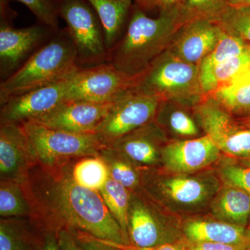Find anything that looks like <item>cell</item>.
Instances as JSON below:
<instances>
[{"label":"cell","instance_id":"cell-1","mask_svg":"<svg viewBox=\"0 0 250 250\" xmlns=\"http://www.w3.org/2000/svg\"><path fill=\"white\" fill-rule=\"evenodd\" d=\"M71 162L57 167L36 164L31 169L22 186L31 206V223L41 231H81L126 244L101 194L72 179Z\"/></svg>","mask_w":250,"mask_h":250},{"label":"cell","instance_id":"cell-2","mask_svg":"<svg viewBox=\"0 0 250 250\" xmlns=\"http://www.w3.org/2000/svg\"><path fill=\"white\" fill-rule=\"evenodd\" d=\"M186 22L182 6L161 10L158 17L150 18L136 5L124 34L108 52V62L129 76L137 77L167 50Z\"/></svg>","mask_w":250,"mask_h":250},{"label":"cell","instance_id":"cell-3","mask_svg":"<svg viewBox=\"0 0 250 250\" xmlns=\"http://www.w3.org/2000/svg\"><path fill=\"white\" fill-rule=\"evenodd\" d=\"M81 67L67 28L55 31L22 67L0 83V104L14 95L66 80Z\"/></svg>","mask_w":250,"mask_h":250},{"label":"cell","instance_id":"cell-4","mask_svg":"<svg viewBox=\"0 0 250 250\" xmlns=\"http://www.w3.org/2000/svg\"><path fill=\"white\" fill-rule=\"evenodd\" d=\"M134 87L161 102H174L191 108L205 98L198 66L167 50L136 77Z\"/></svg>","mask_w":250,"mask_h":250},{"label":"cell","instance_id":"cell-5","mask_svg":"<svg viewBox=\"0 0 250 250\" xmlns=\"http://www.w3.org/2000/svg\"><path fill=\"white\" fill-rule=\"evenodd\" d=\"M21 125L36 164L44 167H60L85 156L99 155L106 147L97 134H75L34 122Z\"/></svg>","mask_w":250,"mask_h":250},{"label":"cell","instance_id":"cell-6","mask_svg":"<svg viewBox=\"0 0 250 250\" xmlns=\"http://www.w3.org/2000/svg\"><path fill=\"white\" fill-rule=\"evenodd\" d=\"M59 17L75 42L81 67L107 62L103 25L95 10L86 0H56Z\"/></svg>","mask_w":250,"mask_h":250},{"label":"cell","instance_id":"cell-7","mask_svg":"<svg viewBox=\"0 0 250 250\" xmlns=\"http://www.w3.org/2000/svg\"><path fill=\"white\" fill-rule=\"evenodd\" d=\"M0 77L9 78L52 37L54 31L38 22L30 27L15 28L11 24L14 12L7 0H0Z\"/></svg>","mask_w":250,"mask_h":250},{"label":"cell","instance_id":"cell-8","mask_svg":"<svg viewBox=\"0 0 250 250\" xmlns=\"http://www.w3.org/2000/svg\"><path fill=\"white\" fill-rule=\"evenodd\" d=\"M161 101L134 87L113 103L97 134L106 147L155 121Z\"/></svg>","mask_w":250,"mask_h":250},{"label":"cell","instance_id":"cell-9","mask_svg":"<svg viewBox=\"0 0 250 250\" xmlns=\"http://www.w3.org/2000/svg\"><path fill=\"white\" fill-rule=\"evenodd\" d=\"M136 79L108 62L81 67L70 80L66 100L113 103L134 86Z\"/></svg>","mask_w":250,"mask_h":250},{"label":"cell","instance_id":"cell-10","mask_svg":"<svg viewBox=\"0 0 250 250\" xmlns=\"http://www.w3.org/2000/svg\"><path fill=\"white\" fill-rule=\"evenodd\" d=\"M192 108L205 135L220 152L244 159L250 155V129L238 125L214 98L205 96Z\"/></svg>","mask_w":250,"mask_h":250},{"label":"cell","instance_id":"cell-11","mask_svg":"<svg viewBox=\"0 0 250 250\" xmlns=\"http://www.w3.org/2000/svg\"><path fill=\"white\" fill-rule=\"evenodd\" d=\"M72 77L8 98L1 104L0 124L21 125L47 114L66 100Z\"/></svg>","mask_w":250,"mask_h":250},{"label":"cell","instance_id":"cell-12","mask_svg":"<svg viewBox=\"0 0 250 250\" xmlns=\"http://www.w3.org/2000/svg\"><path fill=\"white\" fill-rule=\"evenodd\" d=\"M142 182L145 190L152 197L187 208L204 205L216 189V184L212 181L184 174L171 177L146 175Z\"/></svg>","mask_w":250,"mask_h":250},{"label":"cell","instance_id":"cell-13","mask_svg":"<svg viewBox=\"0 0 250 250\" xmlns=\"http://www.w3.org/2000/svg\"><path fill=\"white\" fill-rule=\"evenodd\" d=\"M113 103L65 100L47 114L30 122L75 134H95L103 126Z\"/></svg>","mask_w":250,"mask_h":250},{"label":"cell","instance_id":"cell-14","mask_svg":"<svg viewBox=\"0 0 250 250\" xmlns=\"http://www.w3.org/2000/svg\"><path fill=\"white\" fill-rule=\"evenodd\" d=\"M128 223L132 246L151 248L179 242L177 233L164 223L152 205L134 192H131Z\"/></svg>","mask_w":250,"mask_h":250},{"label":"cell","instance_id":"cell-15","mask_svg":"<svg viewBox=\"0 0 250 250\" xmlns=\"http://www.w3.org/2000/svg\"><path fill=\"white\" fill-rule=\"evenodd\" d=\"M220 150L207 135L197 139L175 141L164 145L161 161L172 173L196 172L218 160Z\"/></svg>","mask_w":250,"mask_h":250},{"label":"cell","instance_id":"cell-16","mask_svg":"<svg viewBox=\"0 0 250 250\" xmlns=\"http://www.w3.org/2000/svg\"><path fill=\"white\" fill-rule=\"evenodd\" d=\"M36 162L22 125L0 124V180L22 184Z\"/></svg>","mask_w":250,"mask_h":250},{"label":"cell","instance_id":"cell-17","mask_svg":"<svg viewBox=\"0 0 250 250\" xmlns=\"http://www.w3.org/2000/svg\"><path fill=\"white\" fill-rule=\"evenodd\" d=\"M223 30L213 21L195 19L186 22L174 35L167 52L198 66L215 48Z\"/></svg>","mask_w":250,"mask_h":250},{"label":"cell","instance_id":"cell-18","mask_svg":"<svg viewBox=\"0 0 250 250\" xmlns=\"http://www.w3.org/2000/svg\"><path fill=\"white\" fill-rule=\"evenodd\" d=\"M165 140L162 128L155 121L126 135L110 147L118 149L139 166H152L161 160V145Z\"/></svg>","mask_w":250,"mask_h":250},{"label":"cell","instance_id":"cell-19","mask_svg":"<svg viewBox=\"0 0 250 250\" xmlns=\"http://www.w3.org/2000/svg\"><path fill=\"white\" fill-rule=\"evenodd\" d=\"M183 232L192 243L240 244L250 242V228L215 220H192L184 224Z\"/></svg>","mask_w":250,"mask_h":250},{"label":"cell","instance_id":"cell-20","mask_svg":"<svg viewBox=\"0 0 250 250\" xmlns=\"http://www.w3.org/2000/svg\"><path fill=\"white\" fill-rule=\"evenodd\" d=\"M103 25L105 44L109 52L124 34L132 9L133 0H86Z\"/></svg>","mask_w":250,"mask_h":250},{"label":"cell","instance_id":"cell-21","mask_svg":"<svg viewBox=\"0 0 250 250\" xmlns=\"http://www.w3.org/2000/svg\"><path fill=\"white\" fill-rule=\"evenodd\" d=\"M211 209L220 221L247 227L250 217V194L226 185L215 197Z\"/></svg>","mask_w":250,"mask_h":250},{"label":"cell","instance_id":"cell-22","mask_svg":"<svg viewBox=\"0 0 250 250\" xmlns=\"http://www.w3.org/2000/svg\"><path fill=\"white\" fill-rule=\"evenodd\" d=\"M250 67V49L217 64L200 75V85L204 96L215 93L228 84Z\"/></svg>","mask_w":250,"mask_h":250},{"label":"cell","instance_id":"cell-23","mask_svg":"<svg viewBox=\"0 0 250 250\" xmlns=\"http://www.w3.org/2000/svg\"><path fill=\"white\" fill-rule=\"evenodd\" d=\"M31 222L24 218H1L0 250H39V238L31 230Z\"/></svg>","mask_w":250,"mask_h":250},{"label":"cell","instance_id":"cell-24","mask_svg":"<svg viewBox=\"0 0 250 250\" xmlns=\"http://www.w3.org/2000/svg\"><path fill=\"white\" fill-rule=\"evenodd\" d=\"M70 170L77 184L99 192L110 178L107 166L100 154L72 161Z\"/></svg>","mask_w":250,"mask_h":250},{"label":"cell","instance_id":"cell-25","mask_svg":"<svg viewBox=\"0 0 250 250\" xmlns=\"http://www.w3.org/2000/svg\"><path fill=\"white\" fill-rule=\"evenodd\" d=\"M248 70L208 96L214 98L231 114L250 113V76Z\"/></svg>","mask_w":250,"mask_h":250},{"label":"cell","instance_id":"cell-26","mask_svg":"<svg viewBox=\"0 0 250 250\" xmlns=\"http://www.w3.org/2000/svg\"><path fill=\"white\" fill-rule=\"evenodd\" d=\"M188 106L172 101L161 102L155 122L182 137H193L199 134L195 120L185 110Z\"/></svg>","mask_w":250,"mask_h":250},{"label":"cell","instance_id":"cell-27","mask_svg":"<svg viewBox=\"0 0 250 250\" xmlns=\"http://www.w3.org/2000/svg\"><path fill=\"white\" fill-rule=\"evenodd\" d=\"M100 155L106 162L110 177L131 192H136L143 180L137 164L123 153L107 146L102 149Z\"/></svg>","mask_w":250,"mask_h":250},{"label":"cell","instance_id":"cell-28","mask_svg":"<svg viewBox=\"0 0 250 250\" xmlns=\"http://www.w3.org/2000/svg\"><path fill=\"white\" fill-rule=\"evenodd\" d=\"M100 193L110 213L121 228L126 240V245H129L128 215L131 192L110 177Z\"/></svg>","mask_w":250,"mask_h":250},{"label":"cell","instance_id":"cell-29","mask_svg":"<svg viewBox=\"0 0 250 250\" xmlns=\"http://www.w3.org/2000/svg\"><path fill=\"white\" fill-rule=\"evenodd\" d=\"M30 204L22 184L11 180H0L1 218H30Z\"/></svg>","mask_w":250,"mask_h":250},{"label":"cell","instance_id":"cell-30","mask_svg":"<svg viewBox=\"0 0 250 250\" xmlns=\"http://www.w3.org/2000/svg\"><path fill=\"white\" fill-rule=\"evenodd\" d=\"M214 22L224 32L250 45V6L228 5Z\"/></svg>","mask_w":250,"mask_h":250},{"label":"cell","instance_id":"cell-31","mask_svg":"<svg viewBox=\"0 0 250 250\" xmlns=\"http://www.w3.org/2000/svg\"><path fill=\"white\" fill-rule=\"evenodd\" d=\"M249 49L250 44L223 31L221 38L215 48L199 64V74L207 72L217 64L244 53Z\"/></svg>","mask_w":250,"mask_h":250},{"label":"cell","instance_id":"cell-32","mask_svg":"<svg viewBox=\"0 0 250 250\" xmlns=\"http://www.w3.org/2000/svg\"><path fill=\"white\" fill-rule=\"evenodd\" d=\"M228 5L227 0H186L182 11L187 22L195 19L214 22Z\"/></svg>","mask_w":250,"mask_h":250},{"label":"cell","instance_id":"cell-33","mask_svg":"<svg viewBox=\"0 0 250 250\" xmlns=\"http://www.w3.org/2000/svg\"><path fill=\"white\" fill-rule=\"evenodd\" d=\"M30 10L37 18L38 22L58 31L59 13L56 0H16Z\"/></svg>","mask_w":250,"mask_h":250},{"label":"cell","instance_id":"cell-34","mask_svg":"<svg viewBox=\"0 0 250 250\" xmlns=\"http://www.w3.org/2000/svg\"><path fill=\"white\" fill-rule=\"evenodd\" d=\"M220 177L226 185L238 188L250 194V166L228 164L220 169Z\"/></svg>","mask_w":250,"mask_h":250},{"label":"cell","instance_id":"cell-35","mask_svg":"<svg viewBox=\"0 0 250 250\" xmlns=\"http://www.w3.org/2000/svg\"><path fill=\"white\" fill-rule=\"evenodd\" d=\"M72 233L75 236L79 246L83 250H121L116 247L112 246L105 240L95 238L87 233L81 231Z\"/></svg>","mask_w":250,"mask_h":250},{"label":"cell","instance_id":"cell-36","mask_svg":"<svg viewBox=\"0 0 250 250\" xmlns=\"http://www.w3.org/2000/svg\"><path fill=\"white\" fill-rule=\"evenodd\" d=\"M185 250H250V242L240 244H224V243H192L187 241Z\"/></svg>","mask_w":250,"mask_h":250},{"label":"cell","instance_id":"cell-37","mask_svg":"<svg viewBox=\"0 0 250 250\" xmlns=\"http://www.w3.org/2000/svg\"><path fill=\"white\" fill-rule=\"evenodd\" d=\"M112 246L116 247L121 250H185V243L183 242H178L175 243H167L162 246L151 247V248H140L132 246V245L121 244L105 240Z\"/></svg>","mask_w":250,"mask_h":250},{"label":"cell","instance_id":"cell-38","mask_svg":"<svg viewBox=\"0 0 250 250\" xmlns=\"http://www.w3.org/2000/svg\"><path fill=\"white\" fill-rule=\"evenodd\" d=\"M57 235L61 250H83L79 246L73 233L68 230H60Z\"/></svg>","mask_w":250,"mask_h":250},{"label":"cell","instance_id":"cell-39","mask_svg":"<svg viewBox=\"0 0 250 250\" xmlns=\"http://www.w3.org/2000/svg\"><path fill=\"white\" fill-rule=\"evenodd\" d=\"M39 250H61L57 233L53 231H41Z\"/></svg>","mask_w":250,"mask_h":250},{"label":"cell","instance_id":"cell-40","mask_svg":"<svg viewBox=\"0 0 250 250\" xmlns=\"http://www.w3.org/2000/svg\"><path fill=\"white\" fill-rule=\"evenodd\" d=\"M186 0H152V8L157 7L161 10H168L182 6Z\"/></svg>","mask_w":250,"mask_h":250},{"label":"cell","instance_id":"cell-41","mask_svg":"<svg viewBox=\"0 0 250 250\" xmlns=\"http://www.w3.org/2000/svg\"><path fill=\"white\" fill-rule=\"evenodd\" d=\"M136 5L144 9H152V0H134Z\"/></svg>","mask_w":250,"mask_h":250},{"label":"cell","instance_id":"cell-42","mask_svg":"<svg viewBox=\"0 0 250 250\" xmlns=\"http://www.w3.org/2000/svg\"><path fill=\"white\" fill-rule=\"evenodd\" d=\"M229 5L232 6H250V0H227Z\"/></svg>","mask_w":250,"mask_h":250},{"label":"cell","instance_id":"cell-43","mask_svg":"<svg viewBox=\"0 0 250 250\" xmlns=\"http://www.w3.org/2000/svg\"><path fill=\"white\" fill-rule=\"evenodd\" d=\"M244 164L250 166V155L245 159Z\"/></svg>","mask_w":250,"mask_h":250},{"label":"cell","instance_id":"cell-44","mask_svg":"<svg viewBox=\"0 0 250 250\" xmlns=\"http://www.w3.org/2000/svg\"><path fill=\"white\" fill-rule=\"evenodd\" d=\"M246 123V127L249 128V129H250V118L249 119L247 120L246 123Z\"/></svg>","mask_w":250,"mask_h":250},{"label":"cell","instance_id":"cell-45","mask_svg":"<svg viewBox=\"0 0 250 250\" xmlns=\"http://www.w3.org/2000/svg\"><path fill=\"white\" fill-rule=\"evenodd\" d=\"M248 74H249L250 76V67L249 69H248Z\"/></svg>","mask_w":250,"mask_h":250},{"label":"cell","instance_id":"cell-46","mask_svg":"<svg viewBox=\"0 0 250 250\" xmlns=\"http://www.w3.org/2000/svg\"><path fill=\"white\" fill-rule=\"evenodd\" d=\"M249 223H250V220H249Z\"/></svg>","mask_w":250,"mask_h":250}]
</instances>
